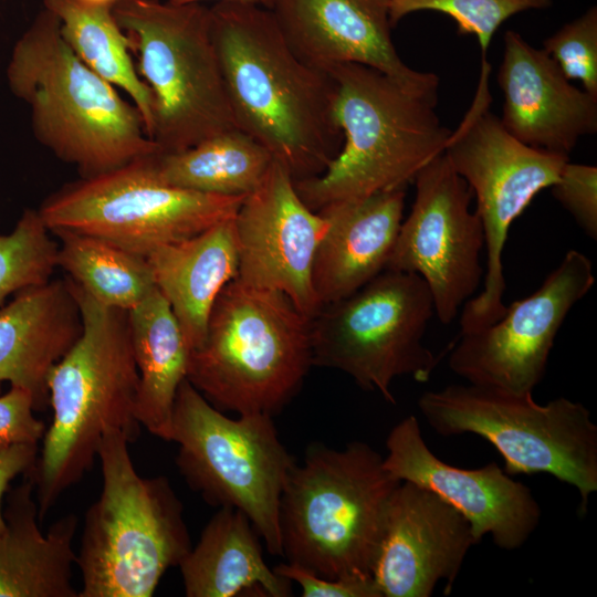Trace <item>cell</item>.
Listing matches in <instances>:
<instances>
[{
    "mask_svg": "<svg viewBox=\"0 0 597 597\" xmlns=\"http://www.w3.org/2000/svg\"><path fill=\"white\" fill-rule=\"evenodd\" d=\"M209 10L238 128L263 145L294 182L322 175L343 145L334 78L295 53L271 9L219 1Z\"/></svg>",
    "mask_w": 597,
    "mask_h": 597,
    "instance_id": "cell-1",
    "label": "cell"
},
{
    "mask_svg": "<svg viewBox=\"0 0 597 597\" xmlns=\"http://www.w3.org/2000/svg\"><path fill=\"white\" fill-rule=\"evenodd\" d=\"M65 279L78 305L82 332L49 374L52 421L34 465L24 474L34 483L40 522L92 469L106 430L119 429L130 442L140 432L128 312L97 302Z\"/></svg>",
    "mask_w": 597,
    "mask_h": 597,
    "instance_id": "cell-2",
    "label": "cell"
},
{
    "mask_svg": "<svg viewBox=\"0 0 597 597\" xmlns=\"http://www.w3.org/2000/svg\"><path fill=\"white\" fill-rule=\"evenodd\" d=\"M7 81L28 105L36 140L80 178L159 151L137 107L73 52L44 8L13 45Z\"/></svg>",
    "mask_w": 597,
    "mask_h": 597,
    "instance_id": "cell-3",
    "label": "cell"
},
{
    "mask_svg": "<svg viewBox=\"0 0 597 597\" xmlns=\"http://www.w3.org/2000/svg\"><path fill=\"white\" fill-rule=\"evenodd\" d=\"M400 482L364 441L342 449L310 446L281 494L282 557L326 578H373L387 507Z\"/></svg>",
    "mask_w": 597,
    "mask_h": 597,
    "instance_id": "cell-4",
    "label": "cell"
},
{
    "mask_svg": "<svg viewBox=\"0 0 597 597\" xmlns=\"http://www.w3.org/2000/svg\"><path fill=\"white\" fill-rule=\"evenodd\" d=\"M326 71L336 83L343 145L322 175L294 182L310 209L406 188L444 153L452 130L437 115V101L407 92L370 66L344 63Z\"/></svg>",
    "mask_w": 597,
    "mask_h": 597,
    "instance_id": "cell-5",
    "label": "cell"
},
{
    "mask_svg": "<svg viewBox=\"0 0 597 597\" xmlns=\"http://www.w3.org/2000/svg\"><path fill=\"white\" fill-rule=\"evenodd\" d=\"M310 320L285 294L235 277L190 350L187 380L220 411L273 417L313 366Z\"/></svg>",
    "mask_w": 597,
    "mask_h": 597,
    "instance_id": "cell-6",
    "label": "cell"
},
{
    "mask_svg": "<svg viewBox=\"0 0 597 597\" xmlns=\"http://www.w3.org/2000/svg\"><path fill=\"white\" fill-rule=\"evenodd\" d=\"M129 443L113 428L98 448L102 490L84 516L78 597H151L164 574L192 547L184 505L169 480L139 475Z\"/></svg>",
    "mask_w": 597,
    "mask_h": 597,
    "instance_id": "cell-7",
    "label": "cell"
},
{
    "mask_svg": "<svg viewBox=\"0 0 597 597\" xmlns=\"http://www.w3.org/2000/svg\"><path fill=\"white\" fill-rule=\"evenodd\" d=\"M112 10L138 57V75L151 91L148 137L159 151H180L238 128L209 8L166 0H117Z\"/></svg>",
    "mask_w": 597,
    "mask_h": 597,
    "instance_id": "cell-8",
    "label": "cell"
},
{
    "mask_svg": "<svg viewBox=\"0 0 597 597\" xmlns=\"http://www.w3.org/2000/svg\"><path fill=\"white\" fill-rule=\"evenodd\" d=\"M418 408L440 436L476 434L503 458L510 474L547 473L578 491L579 513L597 491V426L590 411L565 397L545 405L532 394L479 385L425 391Z\"/></svg>",
    "mask_w": 597,
    "mask_h": 597,
    "instance_id": "cell-9",
    "label": "cell"
},
{
    "mask_svg": "<svg viewBox=\"0 0 597 597\" xmlns=\"http://www.w3.org/2000/svg\"><path fill=\"white\" fill-rule=\"evenodd\" d=\"M170 441L178 444L176 464L188 485L213 506L241 511L268 552L282 556L279 507L295 460L272 416L230 418L186 378L175 398Z\"/></svg>",
    "mask_w": 597,
    "mask_h": 597,
    "instance_id": "cell-10",
    "label": "cell"
},
{
    "mask_svg": "<svg viewBox=\"0 0 597 597\" xmlns=\"http://www.w3.org/2000/svg\"><path fill=\"white\" fill-rule=\"evenodd\" d=\"M434 315L425 280L385 269L338 301L324 304L310 320L313 366L347 374L364 390L390 404L395 378L427 383L438 358L422 339Z\"/></svg>",
    "mask_w": 597,
    "mask_h": 597,
    "instance_id": "cell-11",
    "label": "cell"
},
{
    "mask_svg": "<svg viewBox=\"0 0 597 597\" xmlns=\"http://www.w3.org/2000/svg\"><path fill=\"white\" fill-rule=\"evenodd\" d=\"M489 69L483 63L475 97L444 149L476 198L486 251L484 286L463 305L460 332L484 327L504 314L502 254L510 227L538 192L554 185L569 161L568 155L523 144L503 127L489 109Z\"/></svg>",
    "mask_w": 597,
    "mask_h": 597,
    "instance_id": "cell-12",
    "label": "cell"
},
{
    "mask_svg": "<svg viewBox=\"0 0 597 597\" xmlns=\"http://www.w3.org/2000/svg\"><path fill=\"white\" fill-rule=\"evenodd\" d=\"M151 155L49 195L38 209L46 228L94 235L147 256L233 217L247 197L164 184L153 170Z\"/></svg>",
    "mask_w": 597,
    "mask_h": 597,
    "instance_id": "cell-13",
    "label": "cell"
},
{
    "mask_svg": "<svg viewBox=\"0 0 597 597\" xmlns=\"http://www.w3.org/2000/svg\"><path fill=\"white\" fill-rule=\"evenodd\" d=\"M416 196L401 221L385 269L411 272L427 283L434 315L451 323L480 285L482 223L470 211L473 191L444 153L415 177Z\"/></svg>",
    "mask_w": 597,
    "mask_h": 597,
    "instance_id": "cell-14",
    "label": "cell"
},
{
    "mask_svg": "<svg viewBox=\"0 0 597 597\" xmlns=\"http://www.w3.org/2000/svg\"><path fill=\"white\" fill-rule=\"evenodd\" d=\"M594 283L591 261L569 250L533 294L513 302L498 321L460 332L449 368L469 384L533 394L563 322Z\"/></svg>",
    "mask_w": 597,
    "mask_h": 597,
    "instance_id": "cell-15",
    "label": "cell"
},
{
    "mask_svg": "<svg viewBox=\"0 0 597 597\" xmlns=\"http://www.w3.org/2000/svg\"><path fill=\"white\" fill-rule=\"evenodd\" d=\"M239 252L238 279L285 294L312 318L322 307L312 268L328 220L300 198L286 169L273 160L260 186L234 214Z\"/></svg>",
    "mask_w": 597,
    "mask_h": 597,
    "instance_id": "cell-16",
    "label": "cell"
},
{
    "mask_svg": "<svg viewBox=\"0 0 597 597\" xmlns=\"http://www.w3.org/2000/svg\"><path fill=\"white\" fill-rule=\"evenodd\" d=\"M384 465L399 481L425 488L461 512L479 542L490 535L501 549L522 547L541 523L532 490L496 462L476 469L446 463L426 443L418 419H401L386 438Z\"/></svg>",
    "mask_w": 597,
    "mask_h": 597,
    "instance_id": "cell-17",
    "label": "cell"
},
{
    "mask_svg": "<svg viewBox=\"0 0 597 597\" xmlns=\"http://www.w3.org/2000/svg\"><path fill=\"white\" fill-rule=\"evenodd\" d=\"M470 522L436 493L401 481L392 493L371 577L381 597H430L452 586L472 546Z\"/></svg>",
    "mask_w": 597,
    "mask_h": 597,
    "instance_id": "cell-18",
    "label": "cell"
},
{
    "mask_svg": "<svg viewBox=\"0 0 597 597\" xmlns=\"http://www.w3.org/2000/svg\"><path fill=\"white\" fill-rule=\"evenodd\" d=\"M271 10L308 64L325 71L344 63L370 66L407 92L437 101L438 76L409 67L397 53L387 0H274Z\"/></svg>",
    "mask_w": 597,
    "mask_h": 597,
    "instance_id": "cell-19",
    "label": "cell"
},
{
    "mask_svg": "<svg viewBox=\"0 0 597 597\" xmlns=\"http://www.w3.org/2000/svg\"><path fill=\"white\" fill-rule=\"evenodd\" d=\"M503 127L534 148L568 155L597 132V97L569 83L551 56L521 34L503 35L498 72Z\"/></svg>",
    "mask_w": 597,
    "mask_h": 597,
    "instance_id": "cell-20",
    "label": "cell"
},
{
    "mask_svg": "<svg viewBox=\"0 0 597 597\" xmlns=\"http://www.w3.org/2000/svg\"><path fill=\"white\" fill-rule=\"evenodd\" d=\"M405 189L334 202L317 211L328 220L312 268L321 305L348 296L385 270L402 221Z\"/></svg>",
    "mask_w": 597,
    "mask_h": 597,
    "instance_id": "cell-21",
    "label": "cell"
},
{
    "mask_svg": "<svg viewBox=\"0 0 597 597\" xmlns=\"http://www.w3.org/2000/svg\"><path fill=\"white\" fill-rule=\"evenodd\" d=\"M82 332L66 279L24 289L0 308V383L28 389L49 406L48 377Z\"/></svg>",
    "mask_w": 597,
    "mask_h": 597,
    "instance_id": "cell-22",
    "label": "cell"
},
{
    "mask_svg": "<svg viewBox=\"0 0 597 597\" xmlns=\"http://www.w3.org/2000/svg\"><path fill=\"white\" fill-rule=\"evenodd\" d=\"M24 478L8 492L3 509L0 597H78L72 582L78 519L74 513L64 515L43 534L34 483Z\"/></svg>",
    "mask_w": 597,
    "mask_h": 597,
    "instance_id": "cell-23",
    "label": "cell"
},
{
    "mask_svg": "<svg viewBox=\"0 0 597 597\" xmlns=\"http://www.w3.org/2000/svg\"><path fill=\"white\" fill-rule=\"evenodd\" d=\"M146 259L155 286L169 303L189 349L197 348L203 342L218 295L238 276L234 216L190 238L161 245Z\"/></svg>",
    "mask_w": 597,
    "mask_h": 597,
    "instance_id": "cell-24",
    "label": "cell"
},
{
    "mask_svg": "<svg viewBox=\"0 0 597 597\" xmlns=\"http://www.w3.org/2000/svg\"><path fill=\"white\" fill-rule=\"evenodd\" d=\"M178 567L187 597L292 595V582L266 565L259 534L233 507H219Z\"/></svg>",
    "mask_w": 597,
    "mask_h": 597,
    "instance_id": "cell-25",
    "label": "cell"
},
{
    "mask_svg": "<svg viewBox=\"0 0 597 597\" xmlns=\"http://www.w3.org/2000/svg\"><path fill=\"white\" fill-rule=\"evenodd\" d=\"M128 316L138 370L136 419L151 434L170 441L175 398L187 378L190 349L169 303L157 287Z\"/></svg>",
    "mask_w": 597,
    "mask_h": 597,
    "instance_id": "cell-26",
    "label": "cell"
},
{
    "mask_svg": "<svg viewBox=\"0 0 597 597\" xmlns=\"http://www.w3.org/2000/svg\"><path fill=\"white\" fill-rule=\"evenodd\" d=\"M274 158L239 128L175 153L156 151V177L169 186L218 196H248L264 179Z\"/></svg>",
    "mask_w": 597,
    "mask_h": 597,
    "instance_id": "cell-27",
    "label": "cell"
},
{
    "mask_svg": "<svg viewBox=\"0 0 597 597\" xmlns=\"http://www.w3.org/2000/svg\"><path fill=\"white\" fill-rule=\"evenodd\" d=\"M43 7L59 20L61 34L73 52L91 70L129 95L148 136L153 124L151 91L132 61L128 39L113 7L84 0H43Z\"/></svg>",
    "mask_w": 597,
    "mask_h": 597,
    "instance_id": "cell-28",
    "label": "cell"
},
{
    "mask_svg": "<svg viewBox=\"0 0 597 597\" xmlns=\"http://www.w3.org/2000/svg\"><path fill=\"white\" fill-rule=\"evenodd\" d=\"M51 233L59 239L56 265L97 302L129 312L156 287L146 256L90 234Z\"/></svg>",
    "mask_w": 597,
    "mask_h": 597,
    "instance_id": "cell-29",
    "label": "cell"
},
{
    "mask_svg": "<svg viewBox=\"0 0 597 597\" xmlns=\"http://www.w3.org/2000/svg\"><path fill=\"white\" fill-rule=\"evenodd\" d=\"M57 242L38 209H27L10 233H0V308L18 292L51 280Z\"/></svg>",
    "mask_w": 597,
    "mask_h": 597,
    "instance_id": "cell-30",
    "label": "cell"
},
{
    "mask_svg": "<svg viewBox=\"0 0 597 597\" xmlns=\"http://www.w3.org/2000/svg\"><path fill=\"white\" fill-rule=\"evenodd\" d=\"M553 0H387L389 21L395 27L405 17L420 11H433L450 17L461 35L478 39L483 61L493 35L511 17L543 10Z\"/></svg>",
    "mask_w": 597,
    "mask_h": 597,
    "instance_id": "cell-31",
    "label": "cell"
},
{
    "mask_svg": "<svg viewBox=\"0 0 597 597\" xmlns=\"http://www.w3.org/2000/svg\"><path fill=\"white\" fill-rule=\"evenodd\" d=\"M567 80L580 81L584 91L597 97V7H589L543 42Z\"/></svg>",
    "mask_w": 597,
    "mask_h": 597,
    "instance_id": "cell-32",
    "label": "cell"
},
{
    "mask_svg": "<svg viewBox=\"0 0 597 597\" xmlns=\"http://www.w3.org/2000/svg\"><path fill=\"white\" fill-rule=\"evenodd\" d=\"M554 198L585 233L597 238V167L567 161L551 187Z\"/></svg>",
    "mask_w": 597,
    "mask_h": 597,
    "instance_id": "cell-33",
    "label": "cell"
},
{
    "mask_svg": "<svg viewBox=\"0 0 597 597\" xmlns=\"http://www.w3.org/2000/svg\"><path fill=\"white\" fill-rule=\"evenodd\" d=\"M36 402L25 388L11 386L0 396V451L20 443L42 441L45 423L34 416Z\"/></svg>",
    "mask_w": 597,
    "mask_h": 597,
    "instance_id": "cell-34",
    "label": "cell"
},
{
    "mask_svg": "<svg viewBox=\"0 0 597 597\" xmlns=\"http://www.w3.org/2000/svg\"><path fill=\"white\" fill-rule=\"evenodd\" d=\"M273 569L300 585L303 597H381L373 578L332 579L287 562Z\"/></svg>",
    "mask_w": 597,
    "mask_h": 597,
    "instance_id": "cell-35",
    "label": "cell"
},
{
    "mask_svg": "<svg viewBox=\"0 0 597 597\" xmlns=\"http://www.w3.org/2000/svg\"><path fill=\"white\" fill-rule=\"evenodd\" d=\"M39 444L20 443L0 451V533L6 526L3 499L11 481L25 474L35 463Z\"/></svg>",
    "mask_w": 597,
    "mask_h": 597,
    "instance_id": "cell-36",
    "label": "cell"
},
{
    "mask_svg": "<svg viewBox=\"0 0 597 597\" xmlns=\"http://www.w3.org/2000/svg\"><path fill=\"white\" fill-rule=\"evenodd\" d=\"M174 4H188V3H201L207 0H166ZM219 1H228V2H240V3H249L254 6H260L266 9H271L274 0H217Z\"/></svg>",
    "mask_w": 597,
    "mask_h": 597,
    "instance_id": "cell-37",
    "label": "cell"
},
{
    "mask_svg": "<svg viewBox=\"0 0 597 597\" xmlns=\"http://www.w3.org/2000/svg\"><path fill=\"white\" fill-rule=\"evenodd\" d=\"M88 3L96 6H109L113 7L117 0H84Z\"/></svg>",
    "mask_w": 597,
    "mask_h": 597,
    "instance_id": "cell-38",
    "label": "cell"
}]
</instances>
